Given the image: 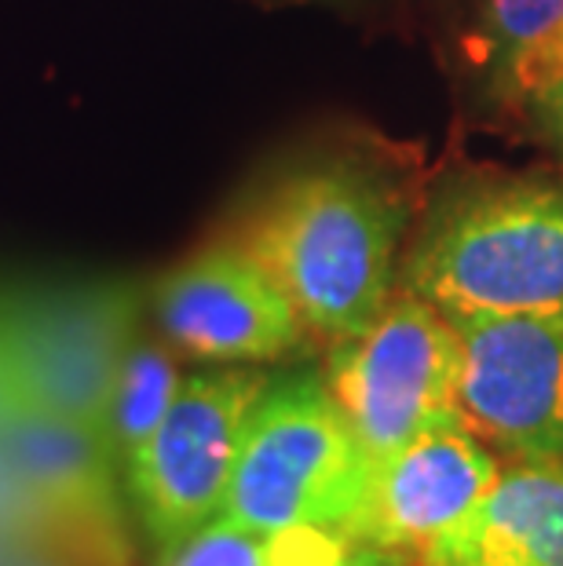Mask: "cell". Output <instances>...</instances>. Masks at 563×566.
<instances>
[{
  "mask_svg": "<svg viewBox=\"0 0 563 566\" xmlns=\"http://www.w3.org/2000/svg\"><path fill=\"white\" fill-rule=\"evenodd\" d=\"M374 461L355 439L326 380H271L246 420L220 515L260 534L290 526L347 530L358 520Z\"/></svg>",
  "mask_w": 563,
  "mask_h": 566,
  "instance_id": "obj_3",
  "label": "cell"
},
{
  "mask_svg": "<svg viewBox=\"0 0 563 566\" xmlns=\"http://www.w3.org/2000/svg\"><path fill=\"white\" fill-rule=\"evenodd\" d=\"M458 325L414 293L388 300L363 333L337 340L326 369L333 402L369 461L432 428L458 424Z\"/></svg>",
  "mask_w": 563,
  "mask_h": 566,
  "instance_id": "obj_5",
  "label": "cell"
},
{
  "mask_svg": "<svg viewBox=\"0 0 563 566\" xmlns=\"http://www.w3.org/2000/svg\"><path fill=\"white\" fill-rule=\"evenodd\" d=\"M154 322L198 363H271L304 340V322L242 242H220L173 268L150 293Z\"/></svg>",
  "mask_w": 563,
  "mask_h": 566,
  "instance_id": "obj_9",
  "label": "cell"
},
{
  "mask_svg": "<svg viewBox=\"0 0 563 566\" xmlns=\"http://www.w3.org/2000/svg\"><path fill=\"white\" fill-rule=\"evenodd\" d=\"M268 384L257 369H206L184 377L169 413L125 461L128 504L161 556L220 515L246 420Z\"/></svg>",
  "mask_w": 563,
  "mask_h": 566,
  "instance_id": "obj_6",
  "label": "cell"
},
{
  "mask_svg": "<svg viewBox=\"0 0 563 566\" xmlns=\"http://www.w3.org/2000/svg\"><path fill=\"white\" fill-rule=\"evenodd\" d=\"M399 205L358 168H307L279 184L238 242L263 263L304 329L347 340L388 304Z\"/></svg>",
  "mask_w": 563,
  "mask_h": 566,
  "instance_id": "obj_1",
  "label": "cell"
},
{
  "mask_svg": "<svg viewBox=\"0 0 563 566\" xmlns=\"http://www.w3.org/2000/svg\"><path fill=\"white\" fill-rule=\"evenodd\" d=\"M344 566H403V563L395 559L388 548H377V545H366V541H358V545H352V552H347Z\"/></svg>",
  "mask_w": 563,
  "mask_h": 566,
  "instance_id": "obj_17",
  "label": "cell"
},
{
  "mask_svg": "<svg viewBox=\"0 0 563 566\" xmlns=\"http://www.w3.org/2000/svg\"><path fill=\"white\" fill-rule=\"evenodd\" d=\"M136 325L139 296L128 285L11 304L0 311V377L38 406L100 428Z\"/></svg>",
  "mask_w": 563,
  "mask_h": 566,
  "instance_id": "obj_7",
  "label": "cell"
},
{
  "mask_svg": "<svg viewBox=\"0 0 563 566\" xmlns=\"http://www.w3.org/2000/svg\"><path fill=\"white\" fill-rule=\"evenodd\" d=\"M534 111H538L542 128L560 143V150H563V77L534 92Z\"/></svg>",
  "mask_w": 563,
  "mask_h": 566,
  "instance_id": "obj_16",
  "label": "cell"
},
{
  "mask_svg": "<svg viewBox=\"0 0 563 566\" xmlns=\"http://www.w3.org/2000/svg\"><path fill=\"white\" fill-rule=\"evenodd\" d=\"M487 22L505 55H520L563 27V0H490Z\"/></svg>",
  "mask_w": 563,
  "mask_h": 566,
  "instance_id": "obj_14",
  "label": "cell"
},
{
  "mask_svg": "<svg viewBox=\"0 0 563 566\" xmlns=\"http://www.w3.org/2000/svg\"><path fill=\"white\" fill-rule=\"evenodd\" d=\"M425 566H563V461H520L421 552Z\"/></svg>",
  "mask_w": 563,
  "mask_h": 566,
  "instance_id": "obj_11",
  "label": "cell"
},
{
  "mask_svg": "<svg viewBox=\"0 0 563 566\" xmlns=\"http://www.w3.org/2000/svg\"><path fill=\"white\" fill-rule=\"evenodd\" d=\"M165 566H274L271 534L217 515L165 556Z\"/></svg>",
  "mask_w": 563,
  "mask_h": 566,
  "instance_id": "obj_13",
  "label": "cell"
},
{
  "mask_svg": "<svg viewBox=\"0 0 563 566\" xmlns=\"http://www.w3.org/2000/svg\"><path fill=\"white\" fill-rule=\"evenodd\" d=\"M0 475L30 526L77 566H132L122 464L100 428L44 409L0 377Z\"/></svg>",
  "mask_w": 563,
  "mask_h": 566,
  "instance_id": "obj_4",
  "label": "cell"
},
{
  "mask_svg": "<svg viewBox=\"0 0 563 566\" xmlns=\"http://www.w3.org/2000/svg\"><path fill=\"white\" fill-rule=\"evenodd\" d=\"M406 289L450 322L560 315L563 187L505 184L447 205L406 263Z\"/></svg>",
  "mask_w": 563,
  "mask_h": 566,
  "instance_id": "obj_2",
  "label": "cell"
},
{
  "mask_svg": "<svg viewBox=\"0 0 563 566\" xmlns=\"http://www.w3.org/2000/svg\"><path fill=\"white\" fill-rule=\"evenodd\" d=\"M453 325L461 424L520 461H563V311Z\"/></svg>",
  "mask_w": 563,
  "mask_h": 566,
  "instance_id": "obj_8",
  "label": "cell"
},
{
  "mask_svg": "<svg viewBox=\"0 0 563 566\" xmlns=\"http://www.w3.org/2000/svg\"><path fill=\"white\" fill-rule=\"evenodd\" d=\"M179 384H184V377H179V366L169 347L143 340V336L128 344L100 417V436L106 439L122 468L150 439V431L161 424V417L169 413Z\"/></svg>",
  "mask_w": 563,
  "mask_h": 566,
  "instance_id": "obj_12",
  "label": "cell"
},
{
  "mask_svg": "<svg viewBox=\"0 0 563 566\" xmlns=\"http://www.w3.org/2000/svg\"><path fill=\"white\" fill-rule=\"evenodd\" d=\"M498 475V457L461 420L432 428L374 461L363 512L347 537L388 552H425L469 520Z\"/></svg>",
  "mask_w": 563,
  "mask_h": 566,
  "instance_id": "obj_10",
  "label": "cell"
},
{
  "mask_svg": "<svg viewBox=\"0 0 563 566\" xmlns=\"http://www.w3.org/2000/svg\"><path fill=\"white\" fill-rule=\"evenodd\" d=\"M560 77H563V27L556 33H549L545 41L512 55V84L526 95H534L538 88H545V84H553Z\"/></svg>",
  "mask_w": 563,
  "mask_h": 566,
  "instance_id": "obj_15",
  "label": "cell"
}]
</instances>
